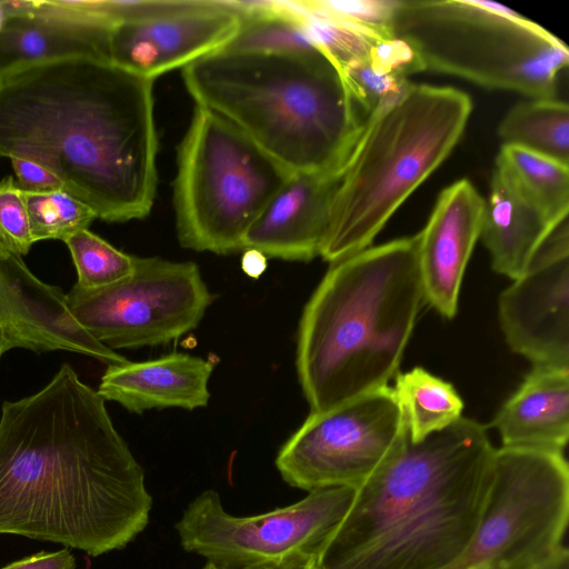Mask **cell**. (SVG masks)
Segmentation results:
<instances>
[{
	"label": "cell",
	"mask_w": 569,
	"mask_h": 569,
	"mask_svg": "<svg viewBox=\"0 0 569 569\" xmlns=\"http://www.w3.org/2000/svg\"><path fill=\"white\" fill-rule=\"evenodd\" d=\"M144 471L97 390L64 363L0 415V535L89 556L119 550L149 523Z\"/></svg>",
	"instance_id": "1"
},
{
	"label": "cell",
	"mask_w": 569,
	"mask_h": 569,
	"mask_svg": "<svg viewBox=\"0 0 569 569\" xmlns=\"http://www.w3.org/2000/svg\"><path fill=\"white\" fill-rule=\"evenodd\" d=\"M153 83L99 57L9 70L0 74V158L42 163L97 218L142 219L158 184Z\"/></svg>",
	"instance_id": "2"
},
{
	"label": "cell",
	"mask_w": 569,
	"mask_h": 569,
	"mask_svg": "<svg viewBox=\"0 0 569 569\" xmlns=\"http://www.w3.org/2000/svg\"><path fill=\"white\" fill-rule=\"evenodd\" d=\"M487 427L461 417L419 441L408 431L361 487L313 569H442L466 548L493 478Z\"/></svg>",
	"instance_id": "3"
},
{
	"label": "cell",
	"mask_w": 569,
	"mask_h": 569,
	"mask_svg": "<svg viewBox=\"0 0 569 569\" xmlns=\"http://www.w3.org/2000/svg\"><path fill=\"white\" fill-rule=\"evenodd\" d=\"M423 301L418 233L330 263L297 337L296 368L311 412L388 386Z\"/></svg>",
	"instance_id": "4"
},
{
	"label": "cell",
	"mask_w": 569,
	"mask_h": 569,
	"mask_svg": "<svg viewBox=\"0 0 569 569\" xmlns=\"http://www.w3.org/2000/svg\"><path fill=\"white\" fill-rule=\"evenodd\" d=\"M181 73L197 106L224 117L293 173L342 171L369 118L318 49H222Z\"/></svg>",
	"instance_id": "5"
},
{
	"label": "cell",
	"mask_w": 569,
	"mask_h": 569,
	"mask_svg": "<svg viewBox=\"0 0 569 569\" xmlns=\"http://www.w3.org/2000/svg\"><path fill=\"white\" fill-rule=\"evenodd\" d=\"M471 110L463 91L412 82L381 103L343 167L320 257L332 263L369 248L452 152Z\"/></svg>",
	"instance_id": "6"
},
{
	"label": "cell",
	"mask_w": 569,
	"mask_h": 569,
	"mask_svg": "<svg viewBox=\"0 0 569 569\" xmlns=\"http://www.w3.org/2000/svg\"><path fill=\"white\" fill-rule=\"evenodd\" d=\"M391 34L415 49L423 70L528 98H555L569 62L560 39L492 1L399 0Z\"/></svg>",
	"instance_id": "7"
},
{
	"label": "cell",
	"mask_w": 569,
	"mask_h": 569,
	"mask_svg": "<svg viewBox=\"0 0 569 569\" xmlns=\"http://www.w3.org/2000/svg\"><path fill=\"white\" fill-rule=\"evenodd\" d=\"M292 173L224 117L196 104L177 151L179 243L217 254L243 251L249 229Z\"/></svg>",
	"instance_id": "8"
},
{
	"label": "cell",
	"mask_w": 569,
	"mask_h": 569,
	"mask_svg": "<svg viewBox=\"0 0 569 569\" xmlns=\"http://www.w3.org/2000/svg\"><path fill=\"white\" fill-rule=\"evenodd\" d=\"M569 519L563 452L499 448L481 520L442 569H535L561 545Z\"/></svg>",
	"instance_id": "9"
},
{
	"label": "cell",
	"mask_w": 569,
	"mask_h": 569,
	"mask_svg": "<svg viewBox=\"0 0 569 569\" xmlns=\"http://www.w3.org/2000/svg\"><path fill=\"white\" fill-rule=\"evenodd\" d=\"M356 489L329 488L260 515L238 517L212 489L197 496L176 523L184 551L221 569H242L296 555L317 557L349 510Z\"/></svg>",
	"instance_id": "10"
},
{
	"label": "cell",
	"mask_w": 569,
	"mask_h": 569,
	"mask_svg": "<svg viewBox=\"0 0 569 569\" xmlns=\"http://www.w3.org/2000/svg\"><path fill=\"white\" fill-rule=\"evenodd\" d=\"M66 295L78 323L113 351L176 340L198 327L213 301L194 262L136 256L128 278L93 290L74 284Z\"/></svg>",
	"instance_id": "11"
},
{
	"label": "cell",
	"mask_w": 569,
	"mask_h": 569,
	"mask_svg": "<svg viewBox=\"0 0 569 569\" xmlns=\"http://www.w3.org/2000/svg\"><path fill=\"white\" fill-rule=\"evenodd\" d=\"M406 433L403 410L393 389L386 386L310 412L280 448L276 467L289 486L308 492L358 489L386 463Z\"/></svg>",
	"instance_id": "12"
},
{
	"label": "cell",
	"mask_w": 569,
	"mask_h": 569,
	"mask_svg": "<svg viewBox=\"0 0 569 569\" xmlns=\"http://www.w3.org/2000/svg\"><path fill=\"white\" fill-rule=\"evenodd\" d=\"M111 6L109 59L151 79L224 49L241 26L230 1L112 0Z\"/></svg>",
	"instance_id": "13"
},
{
	"label": "cell",
	"mask_w": 569,
	"mask_h": 569,
	"mask_svg": "<svg viewBox=\"0 0 569 569\" xmlns=\"http://www.w3.org/2000/svg\"><path fill=\"white\" fill-rule=\"evenodd\" d=\"M510 349L533 367L569 368V229L559 221L528 269L499 297Z\"/></svg>",
	"instance_id": "14"
},
{
	"label": "cell",
	"mask_w": 569,
	"mask_h": 569,
	"mask_svg": "<svg viewBox=\"0 0 569 569\" xmlns=\"http://www.w3.org/2000/svg\"><path fill=\"white\" fill-rule=\"evenodd\" d=\"M13 348L76 352L107 366L128 361L78 323L66 293L39 280L21 256L0 243V357Z\"/></svg>",
	"instance_id": "15"
},
{
	"label": "cell",
	"mask_w": 569,
	"mask_h": 569,
	"mask_svg": "<svg viewBox=\"0 0 569 569\" xmlns=\"http://www.w3.org/2000/svg\"><path fill=\"white\" fill-rule=\"evenodd\" d=\"M485 198L467 179L443 189L418 233V261L427 301L442 317L457 315L466 267L480 238Z\"/></svg>",
	"instance_id": "16"
},
{
	"label": "cell",
	"mask_w": 569,
	"mask_h": 569,
	"mask_svg": "<svg viewBox=\"0 0 569 569\" xmlns=\"http://www.w3.org/2000/svg\"><path fill=\"white\" fill-rule=\"evenodd\" d=\"M341 174L292 173L249 229L243 250L303 262L320 256Z\"/></svg>",
	"instance_id": "17"
},
{
	"label": "cell",
	"mask_w": 569,
	"mask_h": 569,
	"mask_svg": "<svg viewBox=\"0 0 569 569\" xmlns=\"http://www.w3.org/2000/svg\"><path fill=\"white\" fill-rule=\"evenodd\" d=\"M2 4L7 20L0 31V74L70 57L109 59V24L67 13L51 1Z\"/></svg>",
	"instance_id": "18"
},
{
	"label": "cell",
	"mask_w": 569,
	"mask_h": 569,
	"mask_svg": "<svg viewBox=\"0 0 569 569\" xmlns=\"http://www.w3.org/2000/svg\"><path fill=\"white\" fill-rule=\"evenodd\" d=\"M213 363L189 353H169L157 359L111 365L101 377L98 393L130 412L150 409L206 407Z\"/></svg>",
	"instance_id": "19"
},
{
	"label": "cell",
	"mask_w": 569,
	"mask_h": 569,
	"mask_svg": "<svg viewBox=\"0 0 569 569\" xmlns=\"http://www.w3.org/2000/svg\"><path fill=\"white\" fill-rule=\"evenodd\" d=\"M491 425L503 448L563 452L569 438V368L533 367Z\"/></svg>",
	"instance_id": "20"
},
{
	"label": "cell",
	"mask_w": 569,
	"mask_h": 569,
	"mask_svg": "<svg viewBox=\"0 0 569 569\" xmlns=\"http://www.w3.org/2000/svg\"><path fill=\"white\" fill-rule=\"evenodd\" d=\"M558 222L552 223L495 168L485 199L480 238L496 272L511 280L521 276Z\"/></svg>",
	"instance_id": "21"
},
{
	"label": "cell",
	"mask_w": 569,
	"mask_h": 569,
	"mask_svg": "<svg viewBox=\"0 0 569 569\" xmlns=\"http://www.w3.org/2000/svg\"><path fill=\"white\" fill-rule=\"evenodd\" d=\"M501 146L518 147L569 166V107L556 98L515 104L498 126Z\"/></svg>",
	"instance_id": "22"
},
{
	"label": "cell",
	"mask_w": 569,
	"mask_h": 569,
	"mask_svg": "<svg viewBox=\"0 0 569 569\" xmlns=\"http://www.w3.org/2000/svg\"><path fill=\"white\" fill-rule=\"evenodd\" d=\"M552 223L569 213V166L512 146H501L496 167Z\"/></svg>",
	"instance_id": "23"
},
{
	"label": "cell",
	"mask_w": 569,
	"mask_h": 569,
	"mask_svg": "<svg viewBox=\"0 0 569 569\" xmlns=\"http://www.w3.org/2000/svg\"><path fill=\"white\" fill-rule=\"evenodd\" d=\"M395 379L392 389L412 441H419L462 417L463 401L453 386L423 368L397 373Z\"/></svg>",
	"instance_id": "24"
},
{
	"label": "cell",
	"mask_w": 569,
	"mask_h": 569,
	"mask_svg": "<svg viewBox=\"0 0 569 569\" xmlns=\"http://www.w3.org/2000/svg\"><path fill=\"white\" fill-rule=\"evenodd\" d=\"M23 198L34 242L50 239L63 241L67 237L88 229L97 219L88 204L64 189L23 190Z\"/></svg>",
	"instance_id": "25"
},
{
	"label": "cell",
	"mask_w": 569,
	"mask_h": 569,
	"mask_svg": "<svg viewBox=\"0 0 569 569\" xmlns=\"http://www.w3.org/2000/svg\"><path fill=\"white\" fill-rule=\"evenodd\" d=\"M315 46L341 70L350 62L367 58L383 40L355 24L323 13L308 0L292 1Z\"/></svg>",
	"instance_id": "26"
},
{
	"label": "cell",
	"mask_w": 569,
	"mask_h": 569,
	"mask_svg": "<svg viewBox=\"0 0 569 569\" xmlns=\"http://www.w3.org/2000/svg\"><path fill=\"white\" fill-rule=\"evenodd\" d=\"M63 242L72 257L82 289L93 290L114 284L134 270V256L124 253L89 229L80 230Z\"/></svg>",
	"instance_id": "27"
},
{
	"label": "cell",
	"mask_w": 569,
	"mask_h": 569,
	"mask_svg": "<svg viewBox=\"0 0 569 569\" xmlns=\"http://www.w3.org/2000/svg\"><path fill=\"white\" fill-rule=\"evenodd\" d=\"M342 76L369 117L381 103L399 94L409 83L373 61L369 57L348 63L341 69Z\"/></svg>",
	"instance_id": "28"
},
{
	"label": "cell",
	"mask_w": 569,
	"mask_h": 569,
	"mask_svg": "<svg viewBox=\"0 0 569 569\" xmlns=\"http://www.w3.org/2000/svg\"><path fill=\"white\" fill-rule=\"evenodd\" d=\"M315 9L362 28L381 39L392 37L391 29L399 0H308Z\"/></svg>",
	"instance_id": "29"
},
{
	"label": "cell",
	"mask_w": 569,
	"mask_h": 569,
	"mask_svg": "<svg viewBox=\"0 0 569 569\" xmlns=\"http://www.w3.org/2000/svg\"><path fill=\"white\" fill-rule=\"evenodd\" d=\"M0 243L18 256L27 254L34 243L23 190L11 176L0 181Z\"/></svg>",
	"instance_id": "30"
},
{
	"label": "cell",
	"mask_w": 569,
	"mask_h": 569,
	"mask_svg": "<svg viewBox=\"0 0 569 569\" xmlns=\"http://www.w3.org/2000/svg\"><path fill=\"white\" fill-rule=\"evenodd\" d=\"M19 187L24 191L63 189L59 178L42 163L28 157L10 158Z\"/></svg>",
	"instance_id": "31"
},
{
	"label": "cell",
	"mask_w": 569,
	"mask_h": 569,
	"mask_svg": "<svg viewBox=\"0 0 569 569\" xmlns=\"http://www.w3.org/2000/svg\"><path fill=\"white\" fill-rule=\"evenodd\" d=\"M76 559L68 548L40 551L7 565L1 569H76Z\"/></svg>",
	"instance_id": "32"
},
{
	"label": "cell",
	"mask_w": 569,
	"mask_h": 569,
	"mask_svg": "<svg viewBox=\"0 0 569 569\" xmlns=\"http://www.w3.org/2000/svg\"><path fill=\"white\" fill-rule=\"evenodd\" d=\"M317 557L308 555H296L279 561L263 563L242 569H313ZM202 569H221L210 562H206Z\"/></svg>",
	"instance_id": "33"
},
{
	"label": "cell",
	"mask_w": 569,
	"mask_h": 569,
	"mask_svg": "<svg viewBox=\"0 0 569 569\" xmlns=\"http://www.w3.org/2000/svg\"><path fill=\"white\" fill-rule=\"evenodd\" d=\"M241 269L248 277L258 279L267 269V257L257 249H246L241 257Z\"/></svg>",
	"instance_id": "34"
},
{
	"label": "cell",
	"mask_w": 569,
	"mask_h": 569,
	"mask_svg": "<svg viewBox=\"0 0 569 569\" xmlns=\"http://www.w3.org/2000/svg\"><path fill=\"white\" fill-rule=\"evenodd\" d=\"M535 569H569V550L561 545L551 556Z\"/></svg>",
	"instance_id": "35"
},
{
	"label": "cell",
	"mask_w": 569,
	"mask_h": 569,
	"mask_svg": "<svg viewBox=\"0 0 569 569\" xmlns=\"http://www.w3.org/2000/svg\"><path fill=\"white\" fill-rule=\"evenodd\" d=\"M7 20V14L2 4V1H0V31L2 30L4 23Z\"/></svg>",
	"instance_id": "36"
}]
</instances>
